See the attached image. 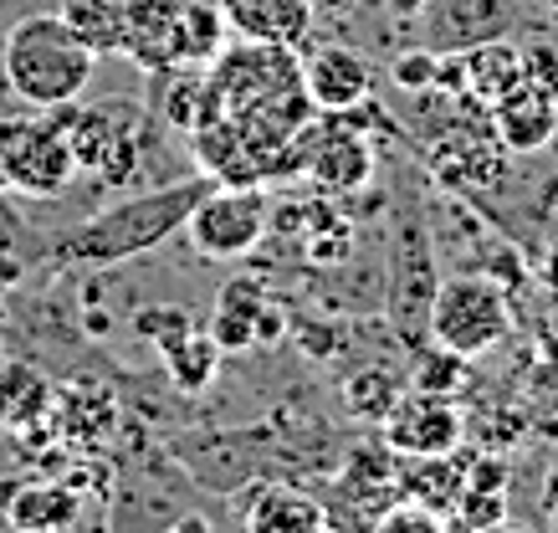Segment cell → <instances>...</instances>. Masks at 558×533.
<instances>
[{
  "instance_id": "cell-1",
  "label": "cell",
  "mask_w": 558,
  "mask_h": 533,
  "mask_svg": "<svg viewBox=\"0 0 558 533\" xmlns=\"http://www.w3.org/2000/svg\"><path fill=\"white\" fill-rule=\"evenodd\" d=\"M0 72L21 104L57 113L87 93L98 72V52L62 21V11H32L0 36Z\"/></svg>"
},
{
  "instance_id": "cell-2",
  "label": "cell",
  "mask_w": 558,
  "mask_h": 533,
  "mask_svg": "<svg viewBox=\"0 0 558 533\" xmlns=\"http://www.w3.org/2000/svg\"><path fill=\"white\" fill-rule=\"evenodd\" d=\"M205 190H210L205 180H174V185H154L144 195L119 201V206L93 210L68 237L62 257L83 262V267H113V262L144 257L154 246H165L174 231H185L190 210H195Z\"/></svg>"
},
{
  "instance_id": "cell-3",
  "label": "cell",
  "mask_w": 558,
  "mask_h": 533,
  "mask_svg": "<svg viewBox=\"0 0 558 533\" xmlns=\"http://www.w3.org/2000/svg\"><path fill=\"white\" fill-rule=\"evenodd\" d=\"M425 334L436 344L457 349L461 360H476L512 334V308L492 277H446V282H436Z\"/></svg>"
},
{
  "instance_id": "cell-4",
  "label": "cell",
  "mask_w": 558,
  "mask_h": 533,
  "mask_svg": "<svg viewBox=\"0 0 558 533\" xmlns=\"http://www.w3.org/2000/svg\"><path fill=\"white\" fill-rule=\"evenodd\" d=\"M271 226V201L256 185H210L195 201L185 221V237L210 262L252 257Z\"/></svg>"
},
{
  "instance_id": "cell-5",
  "label": "cell",
  "mask_w": 558,
  "mask_h": 533,
  "mask_svg": "<svg viewBox=\"0 0 558 533\" xmlns=\"http://www.w3.org/2000/svg\"><path fill=\"white\" fill-rule=\"evenodd\" d=\"M77 174L62 119H0V185L21 195H57Z\"/></svg>"
},
{
  "instance_id": "cell-6",
  "label": "cell",
  "mask_w": 558,
  "mask_h": 533,
  "mask_svg": "<svg viewBox=\"0 0 558 533\" xmlns=\"http://www.w3.org/2000/svg\"><path fill=\"white\" fill-rule=\"evenodd\" d=\"M385 447L395 457H446L461 447V405L451 396H425V390H400V400L389 405V415L379 421Z\"/></svg>"
},
{
  "instance_id": "cell-7",
  "label": "cell",
  "mask_w": 558,
  "mask_h": 533,
  "mask_svg": "<svg viewBox=\"0 0 558 533\" xmlns=\"http://www.w3.org/2000/svg\"><path fill=\"white\" fill-rule=\"evenodd\" d=\"M236 518L252 533H318L328 529V508L313 493L277 487V482H252L236 493Z\"/></svg>"
},
{
  "instance_id": "cell-8",
  "label": "cell",
  "mask_w": 558,
  "mask_h": 533,
  "mask_svg": "<svg viewBox=\"0 0 558 533\" xmlns=\"http://www.w3.org/2000/svg\"><path fill=\"white\" fill-rule=\"evenodd\" d=\"M303 93L313 108H328V113H349L369 98L374 72L369 62L354 52V47H318V52L303 62Z\"/></svg>"
},
{
  "instance_id": "cell-9",
  "label": "cell",
  "mask_w": 558,
  "mask_h": 533,
  "mask_svg": "<svg viewBox=\"0 0 558 533\" xmlns=\"http://www.w3.org/2000/svg\"><path fill=\"white\" fill-rule=\"evenodd\" d=\"M492 123H497V138L508 144L512 155H533L558 134V104L543 87L518 83L512 93H502L492 104Z\"/></svg>"
},
{
  "instance_id": "cell-10",
  "label": "cell",
  "mask_w": 558,
  "mask_h": 533,
  "mask_svg": "<svg viewBox=\"0 0 558 533\" xmlns=\"http://www.w3.org/2000/svg\"><path fill=\"white\" fill-rule=\"evenodd\" d=\"M220 11L246 41H267V47H298L313 32L307 0H220Z\"/></svg>"
},
{
  "instance_id": "cell-11",
  "label": "cell",
  "mask_w": 558,
  "mask_h": 533,
  "mask_svg": "<svg viewBox=\"0 0 558 533\" xmlns=\"http://www.w3.org/2000/svg\"><path fill=\"white\" fill-rule=\"evenodd\" d=\"M185 0H129L123 11V52L134 57L144 72L170 68V32Z\"/></svg>"
},
{
  "instance_id": "cell-12",
  "label": "cell",
  "mask_w": 558,
  "mask_h": 533,
  "mask_svg": "<svg viewBox=\"0 0 558 533\" xmlns=\"http://www.w3.org/2000/svg\"><path fill=\"white\" fill-rule=\"evenodd\" d=\"M303 170L328 190H359L374 170V155L354 129H333V134H323L318 144L303 149Z\"/></svg>"
},
{
  "instance_id": "cell-13",
  "label": "cell",
  "mask_w": 558,
  "mask_h": 533,
  "mask_svg": "<svg viewBox=\"0 0 558 533\" xmlns=\"http://www.w3.org/2000/svg\"><path fill=\"white\" fill-rule=\"evenodd\" d=\"M226 11L220 0H185L170 32V68H205L226 47Z\"/></svg>"
},
{
  "instance_id": "cell-14",
  "label": "cell",
  "mask_w": 558,
  "mask_h": 533,
  "mask_svg": "<svg viewBox=\"0 0 558 533\" xmlns=\"http://www.w3.org/2000/svg\"><path fill=\"white\" fill-rule=\"evenodd\" d=\"M83 518V502L62 482H26L5 498V523L21 533H57Z\"/></svg>"
},
{
  "instance_id": "cell-15",
  "label": "cell",
  "mask_w": 558,
  "mask_h": 533,
  "mask_svg": "<svg viewBox=\"0 0 558 533\" xmlns=\"http://www.w3.org/2000/svg\"><path fill=\"white\" fill-rule=\"evenodd\" d=\"M262 308H267V288L252 282V277H231L216 293V313H210V328H205V334L220 344V354L246 349V344H256V313Z\"/></svg>"
},
{
  "instance_id": "cell-16",
  "label": "cell",
  "mask_w": 558,
  "mask_h": 533,
  "mask_svg": "<svg viewBox=\"0 0 558 533\" xmlns=\"http://www.w3.org/2000/svg\"><path fill=\"white\" fill-rule=\"evenodd\" d=\"M415 467H405L400 477H395V487H400V498L421 502V508H430V513H440L446 523H451V508H457L461 498V467L451 451L446 457H410Z\"/></svg>"
},
{
  "instance_id": "cell-17",
  "label": "cell",
  "mask_w": 558,
  "mask_h": 533,
  "mask_svg": "<svg viewBox=\"0 0 558 533\" xmlns=\"http://www.w3.org/2000/svg\"><path fill=\"white\" fill-rule=\"evenodd\" d=\"M523 83V52L502 41V36H492L482 47H466V87H476L482 98H502L512 87Z\"/></svg>"
},
{
  "instance_id": "cell-18",
  "label": "cell",
  "mask_w": 558,
  "mask_h": 533,
  "mask_svg": "<svg viewBox=\"0 0 558 533\" xmlns=\"http://www.w3.org/2000/svg\"><path fill=\"white\" fill-rule=\"evenodd\" d=\"M57 11L98 57L123 52V11H129V0H62Z\"/></svg>"
},
{
  "instance_id": "cell-19",
  "label": "cell",
  "mask_w": 558,
  "mask_h": 533,
  "mask_svg": "<svg viewBox=\"0 0 558 533\" xmlns=\"http://www.w3.org/2000/svg\"><path fill=\"white\" fill-rule=\"evenodd\" d=\"M159 354H165V370H170L174 390H185V396H201L220 370V344L205 328H190L185 339H174V344L159 349Z\"/></svg>"
},
{
  "instance_id": "cell-20",
  "label": "cell",
  "mask_w": 558,
  "mask_h": 533,
  "mask_svg": "<svg viewBox=\"0 0 558 533\" xmlns=\"http://www.w3.org/2000/svg\"><path fill=\"white\" fill-rule=\"evenodd\" d=\"M395 400H400V379L389 375V370H359V375L343 385V405H349V415H359V421H385Z\"/></svg>"
},
{
  "instance_id": "cell-21",
  "label": "cell",
  "mask_w": 558,
  "mask_h": 533,
  "mask_svg": "<svg viewBox=\"0 0 558 533\" xmlns=\"http://www.w3.org/2000/svg\"><path fill=\"white\" fill-rule=\"evenodd\" d=\"M466 379V360L457 349H446L430 339V349L415 354V375H410V390H425V396H457V385Z\"/></svg>"
},
{
  "instance_id": "cell-22",
  "label": "cell",
  "mask_w": 558,
  "mask_h": 533,
  "mask_svg": "<svg viewBox=\"0 0 558 533\" xmlns=\"http://www.w3.org/2000/svg\"><path fill=\"white\" fill-rule=\"evenodd\" d=\"M190 328H195V313L180 308V303H149V308L134 313V334L159 349H170L174 339H185Z\"/></svg>"
},
{
  "instance_id": "cell-23",
  "label": "cell",
  "mask_w": 558,
  "mask_h": 533,
  "mask_svg": "<svg viewBox=\"0 0 558 533\" xmlns=\"http://www.w3.org/2000/svg\"><path fill=\"white\" fill-rule=\"evenodd\" d=\"M451 523H457V529H502V523H508V498L461 487L457 508H451Z\"/></svg>"
},
{
  "instance_id": "cell-24",
  "label": "cell",
  "mask_w": 558,
  "mask_h": 533,
  "mask_svg": "<svg viewBox=\"0 0 558 533\" xmlns=\"http://www.w3.org/2000/svg\"><path fill=\"white\" fill-rule=\"evenodd\" d=\"M374 529L379 533H440L446 529V518L430 513V508H421V502H410V498H395L385 513L374 518Z\"/></svg>"
},
{
  "instance_id": "cell-25",
  "label": "cell",
  "mask_w": 558,
  "mask_h": 533,
  "mask_svg": "<svg viewBox=\"0 0 558 533\" xmlns=\"http://www.w3.org/2000/svg\"><path fill=\"white\" fill-rule=\"evenodd\" d=\"M461 487H472V493H497V498H508V462L502 457H472V462L461 467Z\"/></svg>"
},
{
  "instance_id": "cell-26",
  "label": "cell",
  "mask_w": 558,
  "mask_h": 533,
  "mask_svg": "<svg viewBox=\"0 0 558 533\" xmlns=\"http://www.w3.org/2000/svg\"><path fill=\"white\" fill-rule=\"evenodd\" d=\"M436 47H415L410 57H395L389 77L405 87V93H421V87H436Z\"/></svg>"
},
{
  "instance_id": "cell-27",
  "label": "cell",
  "mask_w": 558,
  "mask_h": 533,
  "mask_svg": "<svg viewBox=\"0 0 558 533\" xmlns=\"http://www.w3.org/2000/svg\"><path fill=\"white\" fill-rule=\"evenodd\" d=\"M523 83L543 87V93L558 104V52L554 47H533V52L523 57Z\"/></svg>"
},
{
  "instance_id": "cell-28",
  "label": "cell",
  "mask_w": 558,
  "mask_h": 533,
  "mask_svg": "<svg viewBox=\"0 0 558 533\" xmlns=\"http://www.w3.org/2000/svg\"><path fill=\"white\" fill-rule=\"evenodd\" d=\"M277 339H282V313L267 303V308L256 313V344H277Z\"/></svg>"
},
{
  "instance_id": "cell-29",
  "label": "cell",
  "mask_w": 558,
  "mask_h": 533,
  "mask_svg": "<svg viewBox=\"0 0 558 533\" xmlns=\"http://www.w3.org/2000/svg\"><path fill=\"white\" fill-rule=\"evenodd\" d=\"M543 518L558 523V462L548 467V477H543Z\"/></svg>"
},
{
  "instance_id": "cell-30",
  "label": "cell",
  "mask_w": 558,
  "mask_h": 533,
  "mask_svg": "<svg viewBox=\"0 0 558 533\" xmlns=\"http://www.w3.org/2000/svg\"><path fill=\"white\" fill-rule=\"evenodd\" d=\"M395 5H400V11H421L425 0H395Z\"/></svg>"
}]
</instances>
